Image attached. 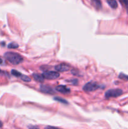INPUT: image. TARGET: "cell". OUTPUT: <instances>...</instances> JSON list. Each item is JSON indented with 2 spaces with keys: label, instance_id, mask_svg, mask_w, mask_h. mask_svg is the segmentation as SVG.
<instances>
[{
  "label": "cell",
  "instance_id": "obj_9",
  "mask_svg": "<svg viewBox=\"0 0 128 129\" xmlns=\"http://www.w3.org/2000/svg\"><path fill=\"white\" fill-rule=\"evenodd\" d=\"M93 6L97 9H100L102 8V3L100 0H91Z\"/></svg>",
  "mask_w": 128,
  "mask_h": 129
},
{
  "label": "cell",
  "instance_id": "obj_19",
  "mask_svg": "<svg viewBox=\"0 0 128 129\" xmlns=\"http://www.w3.org/2000/svg\"><path fill=\"white\" fill-rule=\"evenodd\" d=\"M2 73H3L2 71H1V70H0V74H2Z\"/></svg>",
  "mask_w": 128,
  "mask_h": 129
},
{
  "label": "cell",
  "instance_id": "obj_3",
  "mask_svg": "<svg viewBox=\"0 0 128 129\" xmlns=\"http://www.w3.org/2000/svg\"><path fill=\"white\" fill-rule=\"evenodd\" d=\"M99 87H100V86L95 82H89V83H87L84 86L83 89L85 91L90 92L96 90L98 88H99Z\"/></svg>",
  "mask_w": 128,
  "mask_h": 129
},
{
  "label": "cell",
  "instance_id": "obj_7",
  "mask_svg": "<svg viewBox=\"0 0 128 129\" xmlns=\"http://www.w3.org/2000/svg\"><path fill=\"white\" fill-rule=\"evenodd\" d=\"M56 90L63 94H69L70 93V89L66 86L59 85L56 87Z\"/></svg>",
  "mask_w": 128,
  "mask_h": 129
},
{
  "label": "cell",
  "instance_id": "obj_6",
  "mask_svg": "<svg viewBox=\"0 0 128 129\" xmlns=\"http://www.w3.org/2000/svg\"><path fill=\"white\" fill-rule=\"evenodd\" d=\"M40 90L42 92L45 93H47V94H52L55 93V91L52 88H51L49 86L46 85H41L40 86Z\"/></svg>",
  "mask_w": 128,
  "mask_h": 129
},
{
  "label": "cell",
  "instance_id": "obj_16",
  "mask_svg": "<svg viewBox=\"0 0 128 129\" xmlns=\"http://www.w3.org/2000/svg\"><path fill=\"white\" fill-rule=\"evenodd\" d=\"M119 78L121 79H124L125 81H128V76L125 75V74H123V73H120V75L119 76Z\"/></svg>",
  "mask_w": 128,
  "mask_h": 129
},
{
  "label": "cell",
  "instance_id": "obj_1",
  "mask_svg": "<svg viewBox=\"0 0 128 129\" xmlns=\"http://www.w3.org/2000/svg\"><path fill=\"white\" fill-rule=\"evenodd\" d=\"M4 56L8 61L14 65H18L23 61V58L22 57V56L17 53L8 52L5 53Z\"/></svg>",
  "mask_w": 128,
  "mask_h": 129
},
{
  "label": "cell",
  "instance_id": "obj_17",
  "mask_svg": "<svg viewBox=\"0 0 128 129\" xmlns=\"http://www.w3.org/2000/svg\"><path fill=\"white\" fill-rule=\"evenodd\" d=\"M3 63V59L0 57V64H1Z\"/></svg>",
  "mask_w": 128,
  "mask_h": 129
},
{
  "label": "cell",
  "instance_id": "obj_14",
  "mask_svg": "<svg viewBox=\"0 0 128 129\" xmlns=\"http://www.w3.org/2000/svg\"><path fill=\"white\" fill-rule=\"evenodd\" d=\"M11 74H12L13 75L15 76H16V77H20V76H21V73L18 72V71L15 70V69H13V70L11 71Z\"/></svg>",
  "mask_w": 128,
  "mask_h": 129
},
{
  "label": "cell",
  "instance_id": "obj_12",
  "mask_svg": "<svg viewBox=\"0 0 128 129\" xmlns=\"http://www.w3.org/2000/svg\"><path fill=\"white\" fill-rule=\"evenodd\" d=\"M20 78H21V79L22 81H23L25 82H30L31 81V79H30L29 77H28L27 76H25V75H22L21 74V76H20Z\"/></svg>",
  "mask_w": 128,
  "mask_h": 129
},
{
  "label": "cell",
  "instance_id": "obj_11",
  "mask_svg": "<svg viewBox=\"0 0 128 129\" xmlns=\"http://www.w3.org/2000/svg\"><path fill=\"white\" fill-rule=\"evenodd\" d=\"M119 1L123 6H125V8H126L127 13L128 14V0H119Z\"/></svg>",
  "mask_w": 128,
  "mask_h": 129
},
{
  "label": "cell",
  "instance_id": "obj_13",
  "mask_svg": "<svg viewBox=\"0 0 128 129\" xmlns=\"http://www.w3.org/2000/svg\"><path fill=\"white\" fill-rule=\"evenodd\" d=\"M54 100L56 101H58L59 102H61L62 103H64V104H68V102L67 101H66L65 100L61 98H59V97H55L54 98Z\"/></svg>",
  "mask_w": 128,
  "mask_h": 129
},
{
  "label": "cell",
  "instance_id": "obj_8",
  "mask_svg": "<svg viewBox=\"0 0 128 129\" xmlns=\"http://www.w3.org/2000/svg\"><path fill=\"white\" fill-rule=\"evenodd\" d=\"M33 77L34 78L35 81L40 83H42L44 81V77L43 76L42 74H33Z\"/></svg>",
  "mask_w": 128,
  "mask_h": 129
},
{
  "label": "cell",
  "instance_id": "obj_15",
  "mask_svg": "<svg viewBox=\"0 0 128 129\" xmlns=\"http://www.w3.org/2000/svg\"><path fill=\"white\" fill-rule=\"evenodd\" d=\"M8 48H10V49H16V48H18L19 47V45H18L16 43H11V44H10L8 45Z\"/></svg>",
  "mask_w": 128,
  "mask_h": 129
},
{
  "label": "cell",
  "instance_id": "obj_4",
  "mask_svg": "<svg viewBox=\"0 0 128 129\" xmlns=\"http://www.w3.org/2000/svg\"><path fill=\"white\" fill-rule=\"evenodd\" d=\"M42 75L46 79H55L60 77V74L55 71H46L43 73Z\"/></svg>",
  "mask_w": 128,
  "mask_h": 129
},
{
  "label": "cell",
  "instance_id": "obj_5",
  "mask_svg": "<svg viewBox=\"0 0 128 129\" xmlns=\"http://www.w3.org/2000/svg\"><path fill=\"white\" fill-rule=\"evenodd\" d=\"M70 66L65 63H61L55 67V70L58 72H65L70 69Z\"/></svg>",
  "mask_w": 128,
  "mask_h": 129
},
{
  "label": "cell",
  "instance_id": "obj_10",
  "mask_svg": "<svg viewBox=\"0 0 128 129\" xmlns=\"http://www.w3.org/2000/svg\"><path fill=\"white\" fill-rule=\"evenodd\" d=\"M107 2L108 5H109L112 8L115 9L117 8L118 5L116 0H107Z\"/></svg>",
  "mask_w": 128,
  "mask_h": 129
},
{
  "label": "cell",
  "instance_id": "obj_18",
  "mask_svg": "<svg viewBox=\"0 0 128 129\" xmlns=\"http://www.w3.org/2000/svg\"><path fill=\"white\" fill-rule=\"evenodd\" d=\"M3 126V123L0 121V127H1Z\"/></svg>",
  "mask_w": 128,
  "mask_h": 129
},
{
  "label": "cell",
  "instance_id": "obj_2",
  "mask_svg": "<svg viewBox=\"0 0 128 129\" xmlns=\"http://www.w3.org/2000/svg\"><path fill=\"white\" fill-rule=\"evenodd\" d=\"M123 91L120 89H112L107 91L105 93V97L106 98H110L112 97H118L122 94Z\"/></svg>",
  "mask_w": 128,
  "mask_h": 129
}]
</instances>
